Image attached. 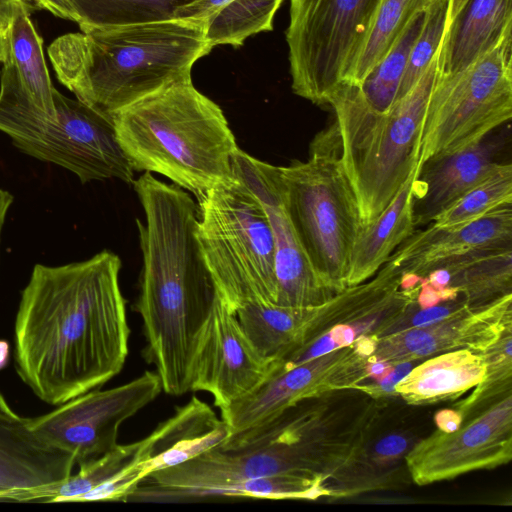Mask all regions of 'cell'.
<instances>
[{
    "label": "cell",
    "instance_id": "obj_1",
    "mask_svg": "<svg viewBox=\"0 0 512 512\" xmlns=\"http://www.w3.org/2000/svg\"><path fill=\"white\" fill-rule=\"evenodd\" d=\"M120 269L108 250L34 266L16 314L14 358L19 377L42 401L61 405L122 370L130 329Z\"/></svg>",
    "mask_w": 512,
    "mask_h": 512
},
{
    "label": "cell",
    "instance_id": "obj_2",
    "mask_svg": "<svg viewBox=\"0 0 512 512\" xmlns=\"http://www.w3.org/2000/svg\"><path fill=\"white\" fill-rule=\"evenodd\" d=\"M145 223L136 219L143 266L135 310L143 321V355L162 390L190 391L194 362L218 292L197 238L198 205L175 184L144 172L133 180Z\"/></svg>",
    "mask_w": 512,
    "mask_h": 512
},
{
    "label": "cell",
    "instance_id": "obj_3",
    "mask_svg": "<svg viewBox=\"0 0 512 512\" xmlns=\"http://www.w3.org/2000/svg\"><path fill=\"white\" fill-rule=\"evenodd\" d=\"M207 20L170 19L67 33L48 47L57 78L76 98L111 117L178 79L213 49Z\"/></svg>",
    "mask_w": 512,
    "mask_h": 512
},
{
    "label": "cell",
    "instance_id": "obj_4",
    "mask_svg": "<svg viewBox=\"0 0 512 512\" xmlns=\"http://www.w3.org/2000/svg\"><path fill=\"white\" fill-rule=\"evenodd\" d=\"M134 171L157 173L200 201L233 177L238 145L222 109L186 77L111 115Z\"/></svg>",
    "mask_w": 512,
    "mask_h": 512
},
{
    "label": "cell",
    "instance_id": "obj_5",
    "mask_svg": "<svg viewBox=\"0 0 512 512\" xmlns=\"http://www.w3.org/2000/svg\"><path fill=\"white\" fill-rule=\"evenodd\" d=\"M437 75L438 52L384 114L369 109L351 84L341 83L328 100L363 226L382 213L419 165L424 115Z\"/></svg>",
    "mask_w": 512,
    "mask_h": 512
},
{
    "label": "cell",
    "instance_id": "obj_6",
    "mask_svg": "<svg viewBox=\"0 0 512 512\" xmlns=\"http://www.w3.org/2000/svg\"><path fill=\"white\" fill-rule=\"evenodd\" d=\"M55 118L32 103L6 51L0 77V131L21 152L61 166L82 183L116 178L131 183L134 170L111 117L54 88Z\"/></svg>",
    "mask_w": 512,
    "mask_h": 512
},
{
    "label": "cell",
    "instance_id": "obj_7",
    "mask_svg": "<svg viewBox=\"0 0 512 512\" xmlns=\"http://www.w3.org/2000/svg\"><path fill=\"white\" fill-rule=\"evenodd\" d=\"M279 176L284 206L312 265L333 292L342 291L363 223L335 123L314 137L306 161L279 166Z\"/></svg>",
    "mask_w": 512,
    "mask_h": 512
},
{
    "label": "cell",
    "instance_id": "obj_8",
    "mask_svg": "<svg viewBox=\"0 0 512 512\" xmlns=\"http://www.w3.org/2000/svg\"><path fill=\"white\" fill-rule=\"evenodd\" d=\"M197 205V238L222 302L233 313L247 303L276 304L274 237L259 199L233 175Z\"/></svg>",
    "mask_w": 512,
    "mask_h": 512
},
{
    "label": "cell",
    "instance_id": "obj_9",
    "mask_svg": "<svg viewBox=\"0 0 512 512\" xmlns=\"http://www.w3.org/2000/svg\"><path fill=\"white\" fill-rule=\"evenodd\" d=\"M512 32L463 70L437 75L425 110L419 165L471 146L512 117Z\"/></svg>",
    "mask_w": 512,
    "mask_h": 512
},
{
    "label": "cell",
    "instance_id": "obj_10",
    "mask_svg": "<svg viewBox=\"0 0 512 512\" xmlns=\"http://www.w3.org/2000/svg\"><path fill=\"white\" fill-rule=\"evenodd\" d=\"M381 0H290L285 32L294 94L327 105L351 71Z\"/></svg>",
    "mask_w": 512,
    "mask_h": 512
},
{
    "label": "cell",
    "instance_id": "obj_11",
    "mask_svg": "<svg viewBox=\"0 0 512 512\" xmlns=\"http://www.w3.org/2000/svg\"><path fill=\"white\" fill-rule=\"evenodd\" d=\"M157 372L107 390H91L55 410L27 418V427L45 443L74 455L76 463L98 457L118 445L121 424L161 392Z\"/></svg>",
    "mask_w": 512,
    "mask_h": 512
},
{
    "label": "cell",
    "instance_id": "obj_12",
    "mask_svg": "<svg viewBox=\"0 0 512 512\" xmlns=\"http://www.w3.org/2000/svg\"><path fill=\"white\" fill-rule=\"evenodd\" d=\"M233 175L262 203L275 244L276 304L317 307L336 293L322 280L304 250L284 206L279 166L260 161L240 148L232 159Z\"/></svg>",
    "mask_w": 512,
    "mask_h": 512
},
{
    "label": "cell",
    "instance_id": "obj_13",
    "mask_svg": "<svg viewBox=\"0 0 512 512\" xmlns=\"http://www.w3.org/2000/svg\"><path fill=\"white\" fill-rule=\"evenodd\" d=\"M511 397L501 400L454 432L437 431L407 458L414 481L428 484L511 458Z\"/></svg>",
    "mask_w": 512,
    "mask_h": 512
},
{
    "label": "cell",
    "instance_id": "obj_14",
    "mask_svg": "<svg viewBox=\"0 0 512 512\" xmlns=\"http://www.w3.org/2000/svg\"><path fill=\"white\" fill-rule=\"evenodd\" d=\"M273 367L218 295L199 343L190 391L210 393L221 410L253 391Z\"/></svg>",
    "mask_w": 512,
    "mask_h": 512
},
{
    "label": "cell",
    "instance_id": "obj_15",
    "mask_svg": "<svg viewBox=\"0 0 512 512\" xmlns=\"http://www.w3.org/2000/svg\"><path fill=\"white\" fill-rule=\"evenodd\" d=\"M511 294L487 304L464 305L443 320L389 335L376 345V359L399 363L456 349L484 352L511 328Z\"/></svg>",
    "mask_w": 512,
    "mask_h": 512
},
{
    "label": "cell",
    "instance_id": "obj_16",
    "mask_svg": "<svg viewBox=\"0 0 512 512\" xmlns=\"http://www.w3.org/2000/svg\"><path fill=\"white\" fill-rule=\"evenodd\" d=\"M512 248V204L456 228L431 224L413 233L391 255L403 273L423 278L435 265L470 254Z\"/></svg>",
    "mask_w": 512,
    "mask_h": 512
},
{
    "label": "cell",
    "instance_id": "obj_17",
    "mask_svg": "<svg viewBox=\"0 0 512 512\" xmlns=\"http://www.w3.org/2000/svg\"><path fill=\"white\" fill-rule=\"evenodd\" d=\"M229 436L230 430L222 418L194 396L142 439L141 459L139 454L134 463L138 478L142 481L154 472L196 458L221 446Z\"/></svg>",
    "mask_w": 512,
    "mask_h": 512
},
{
    "label": "cell",
    "instance_id": "obj_18",
    "mask_svg": "<svg viewBox=\"0 0 512 512\" xmlns=\"http://www.w3.org/2000/svg\"><path fill=\"white\" fill-rule=\"evenodd\" d=\"M501 147L498 140L486 137L423 163L413 182L415 225L432 221L494 170Z\"/></svg>",
    "mask_w": 512,
    "mask_h": 512
},
{
    "label": "cell",
    "instance_id": "obj_19",
    "mask_svg": "<svg viewBox=\"0 0 512 512\" xmlns=\"http://www.w3.org/2000/svg\"><path fill=\"white\" fill-rule=\"evenodd\" d=\"M26 420L0 417V501L15 492L61 482L76 464L73 454L39 439Z\"/></svg>",
    "mask_w": 512,
    "mask_h": 512
},
{
    "label": "cell",
    "instance_id": "obj_20",
    "mask_svg": "<svg viewBox=\"0 0 512 512\" xmlns=\"http://www.w3.org/2000/svg\"><path fill=\"white\" fill-rule=\"evenodd\" d=\"M512 32V0H467L445 26L438 75L457 73Z\"/></svg>",
    "mask_w": 512,
    "mask_h": 512
},
{
    "label": "cell",
    "instance_id": "obj_21",
    "mask_svg": "<svg viewBox=\"0 0 512 512\" xmlns=\"http://www.w3.org/2000/svg\"><path fill=\"white\" fill-rule=\"evenodd\" d=\"M419 169L420 165L382 213L362 227L352 249L347 287L373 277L414 233L413 182Z\"/></svg>",
    "mask_w": 512,
    "mask_h": 512
},
{
    "label": "cell",
    "instance_id": "obj_22",
    "mask_svg": "<svg viewBox=\"0 0 512 512\" xmlns=\"http://www.w3.org/2000/svg\"><path fill=\"white\" fill-rule=\"evenodd\" d=\"M486 355L471 349H456L424 361L396 384L411 404H429L457 398L484 379Z\"/></svg>",
    "mask_w": 512,
    "mask_h": 512
},
{
    "label": "cell",
    "instance_id": "obj_23",
    "mask_svg": "<svg viewBox=\"0 0 512 512\" xmlns=\"http://www.w3.org/2000/svg\"><path fill=\"white\" fill-rule=\"evenodd\" d=\"M316 307L247 303L235 315L255 348L278 362L296 351L313 329Z\"/></svg>",
    "mask_w": 512,
    "mask_h": 512
},
{
    "label": "cell",
    "instance_id": "obj_24",
    "mask_svg": "<svg viewBox=\"0 0 512 512\" xmlns=\"http://www.w3.org/2000/svg\"><path fill=\"white\" fill-rule=\"evenodd\" d=\"M436 267H442L449 273V287L460 291L472 307L511 294L512 248L446 260L430 270Z\"/></svg>",
    "mask_w": 512,
    "mask_h": 512
},
{
    "label": "cell",
    "instance_id": "obj_25",
    "mask_svg": "<svg viewBox=\"0 0 512 512\" xmlns=\"http://www.w3.org/2000/svg\"><path fill=\"white\" fill-rule=\"evenodd\" d=\"M24 6L17 8L6 33V51L35 107L49 119L55 118L54 87L43 53V40Z\"/></svg>",
    "mask_w": 512,
    "mask_h": 512
},
{
    "label": "cell",
    "instance_id": "obj_26",
    "mask_svg": "<svg viewBox=\"0 0 512 512\" xmlns=\"http://www.w3.org/2000/svg\"><path fill=\"white\" fill-rule=\"evenodd\" d=\"M141 440L120 445L106 453L85 460L76 474H71L61 482L39 486L7 496L12 502H78L79 498L134 462L140 453Z\"/></svg>",
    "mask_w": 512,
    "mask_h": 512
},
{
    "label": "cell",
    "instance_id": "obj_27",
    "mask_svg": "<svg viewBox=\"0 0 512 512\" xmlns=\"http://www.w3.org/2000/svg\"><path fill=\"white\" fill-rule=\"evenodd\" d=\"M427 10L410 21L388 53L353 85L360 100L372 111L387 113L395 103L411 48L422 30Z\"/></svg>",
    "mask_w": 512,
    "mask_h": 512
},
{
    "label": "cell",
    "instance_id": "obj_28",
    "mask_svg": "<svg viewBox=\"0 0 512 512\" xmlns=\"http://www.w3.org/2000/svg\"><path fill=\"white\" fill-rule=\"evenodd\" d=\"M436 0H381L365 43L342 83L358 84L391 49L410 21Z\"/></svg>",
    "mask_w": 512,
    "mask_h": 512
},
{
    "label": "cell",
    "instance_id": "obj_29",
    "mask_svg": "<svg viewBox=\"0 0 512 512\" xmlns=\"http://www.w3.org/2000/svg\"><path fill=\"white\" fill-rule=\"evenodd\" d=\"M81 31L174 19L193 0H67Z\"/></svg>",
    "mask_w": 512,
    "mask_h": 512
},
{
    "label": "cell",
    "instance_id": "obj_30",
    "mask_svg": "<svg viewBox=\"0 0 512 512\" xmlns=\"http://www.w3.org/2000/svg\"><path fill=\"white\" fill-rule=\"evenodd\" d=\"M283 0H231L208 19L205 39L217 45L239 47L260 32L273 30V20Z\"/></svg>",
    "mask_w": 512,
    "mask_h": 512
},
{
    "label": "cell",
    "instance_id": "obj_31",
    "mask_svg": "<svg viewBox=\"0 0 512 512\" xmlns=\"http://www.w3.org/2000/svg\"><path fill=\"white\" fill-rule=\"evenodd\" d=\"M512 204V164L499 163L484 179L433 218L439 228L466 225L491 211Z\"/></svg>",
    "mask_w": 512,
    "mask_h": 512
},
{
    "label": "cell",
    "instance_id": "obj_32",
    "mask_svg": "<svg viewBox=\"0 0 512 512\" xmlns=\"http://www.w3.org/2000/svg\"><path fill=\"white\" fill-rule=\"evenodd\" d=\"M447 11L448 0H436L428 8L422 30L411 48L396 101L419 81L437 54L446 26Z\"/></svg>",
    "mask_w": 512,
    "mask_h": 512
},
{
    "label": "cell",
    "instance_id": "obj_33",
    "mask_svg": "<svg viewBox=\"0 0 512 512\" xmlns=\"http://www.w3.org/2000/svg\"><path fill=\"white\" fill-rule=\"evenodd\" d=\"M231 0H193L178 8L174 19H205Z\"/></svg>",
    "mask_w": 512,
    "mask_h": 512
},
{
    "label": "cell",
    "instance_id": "obj_34",
    "mask_svg": "<svg viewBox=\"0 0 512 512\" xmlns=\"http://www.w3.org/2000/svg\"><path fill=\"white\" fill-rule=\"evenodd\" d=\"M24 6L29 12L38 8L33 0H0V33L5 37L17 8Z\"/></svg>",
    "mask_w": 512,
    "mask_h": 512
},
{
    "label": "cell",
    "instance_id": "obj_35",
    "mask_svg": "<svg viewBox=\"0 0 512 512\" xmlns=\"http://www.w3.org/2000/svg\"><path fill=\"white\" fill-rule=\"evenodd\" d=\"M407 449V440L399 435H389L381 439L375 446L376 453L381 457H396Z\"/></svg>",
    "mask_w": 512,
    "mask_h": 512
},
{
    "label": "cell",
    "instance_id": "obj_36",
    "mask_svg": "<svg viewBox=\"0 0 512 512\" xmlns=\"http://www.w3.org/2000/svg\"><path fill=\"white\" fill-rule=\"evenodd\" d=\"M38 9L49 11L56 17L77 22L76 14L67 0H33Z\"/></svg>",
    "mask_w": 512,
    "mask_h": 512
},
{
    "label": "cell",
    "instance_id": "obj_37",
    "mask_svg": "<svg viewBox=\"0 0 512 512\" xmlns=\"http://www.w3.org/2000/svg\"><path fill=\"white\" fill-rule=\"evenodd\" d=\"M411 364L406 362H399L396 364L388 375L381 381L380 387L384 392L394 391L398 382H400L412 369Z\"/></svg>",
    "mask_w": 512,
    "mask_h": 512
},
{
    "label": "cell",
    "instance_id": "obj_38",
    "mask_svg": "<svg viewBox=\"0 0 512 512\" xmlns=\"http://www.w3.org/2000/svg\"><path fill=\"white\" fill-rule=\"evenodd\" d=\"M463 420L461 413L454 410H442L436 414L435 421L439 430L454 432L460 428Z\"/></svg>",
    "mask_w": 512,
    "mask_h": 512
},
{
    "label": "cell",
    "instance_id": "obj_39",
    "mask_svg": "<svg viewBox=\"0 0 512 512\" xmlns=\"http://www.w3.org/2000/svg\"><path fill=\"white\" fill-rule=\"evenodd\" d=\"M12 200L9 194L2 188H0V242L2 229L5 223L6 216L11 207Z\"/></svg>",
    "mask_w": 512,
    "mask_h": 512
},
{
    "label": "cell",
    "instance_id": "obj_40",
    "mask_svg": "<svg viewBox=\"0 0 512 512\" xmlns=\"http://www.w3.org/2000/svg\"><path fill=\"white\" fill-rule=\"evenodd\" d=\"M0 417L9 420H18L21 417L17 415L8 405L5 398L0 393Z\"/></svg>",
    "mask_w": 512,
    "mask_h": 512
},
{
    "label": "cell",
    "instance_id": "obj_41",
    "mask_svg": "<svg viewBox=\"0 0 512 512\" xmlns=\"http://www.w3.org/2000/svg\"><path fill=\"white\" fill-rule=\"evenodd\" d=\"M467 0H448L447 21L448 24L460 11Z\"/></svg>",
    "mask_w": 512,
    "mask_h": 512
},
{
    "label": "cell",
    "instance_id": "obj_42",
    "mask_svg": "<svg viewBox=\"0 0 512 512\" xmlns=\"http://www.w3.org/2000/svg\"><path fill=\"white\" fill-rule=\"evenodd\" d=\"M10 346L5 340H0V370L5 368L9 361Z\"/></svg>",
    "mask_w": 512,
    "mask_h": 512
},
{
    "label": "cell",
    "instance_id": "obj_43",
    "mask_svg": "<svg viewBox=\"0 0 512 512\" xmlns=\"http://www.w3.org/2000/svg\"><path fill=\"white\" fill-rule=\"evenodd\" d=\"M388 366H389V364L384 361L375 360L368 367V371H369V374L378 376V375H382L383 373H385Z\"/></svg>",
    "mask_w": 512,
    "mask_h": 512
},
{
    "label": "cell",
    "instance_id": "obj_44",
    "mask_svg": "<svg viewBox=\"0 0 512 512\" xmlns=\"http://www.w3.org/2000/svg\"><path fill=\"white\" fill-rule=\"evenodd\" d=\"M6 55V38L0 33V63L2 64Z\"/></svg>",
    "mask_w": 512,
    "mask_h": 512
}]
</instances>
